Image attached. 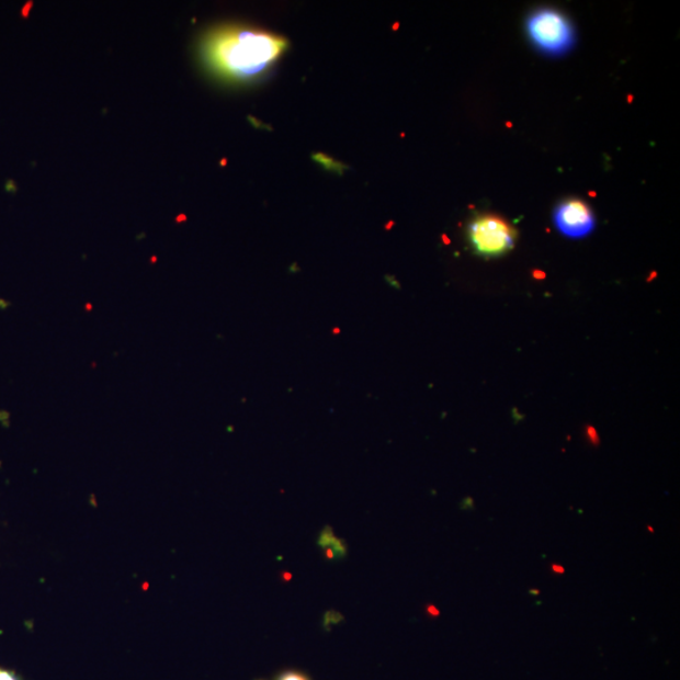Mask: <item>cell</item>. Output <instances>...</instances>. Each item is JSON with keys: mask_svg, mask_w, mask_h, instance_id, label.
<instances>
[{"mask_svg": "<svg viewBox=\"0 0 680 680\" xmlns=\"http://www.w3.org/2000/svg\"><path fill=\"white\" fill-rule=\"evenodd\" d=\"M286 41L270 33L220 29L203 44V56L212 71L233 81H249L265 73L282 56Z\"/></svg>", "mask_w": 680, "mask_h": 680, "instance_id": "obj_1", "label": "cell"}, {"mask_svg": "<svg viewBox=\"0 0 680 680\" xmlns=\"http://www.w3.org/2000/svg\"><path fill=\"white\" fill-rule=\"evenodd\" d=\"M525 30L532 44L544 55L564 56L576 44L573 23L552 8L534 11L525 21Z\"/></svg>", "mask_w": 680, "mask_h": 680, "instance_id": "obj_2", "label": "cell"}, {"mask_svg": "<svg viewBox=\"0 0 680 680\" xmlns=\"http://www.w3.org/2000/svg\"><path fill=\"white\" fill-rule=\"evenodd\" d=\"M517 231L506 219L492 215L475 217L467 226V238L476 254L495 259L513 250Z\"/></svg>", "mask_w": 680, "mask_h": 680, "instance_id": "obj_3", "label": "cell"}, {"mask_svg": "<svg viewBox=\"0 0 680 680\" xmlns=\"http://www.w3.org/2000/svg\"><path fill=\"white\" fill-rule=\"evenodd\" d=\"M554 220L558 231L569 238L589 236L597 225L589 204L575 199L558 204Z\"/></svg>", "mask_w": 680, "mask_h": 680, "instance_id": "obj_4", "label": "cell"}, {"mask_svg": "<svg viewBox=\"0 0 680 680\" xmlns=\"http://www.w3.org/2000/svg\"><path fill=\"white\" fill-rule=\"evenodd\" d=\"M319 544L327 551L330 558L344 556L345 554L343 543L340 542L333 533L329 532V530L321 533Z\"/></svg>", "mask_w": 680, "mask_h": 680, "instance_id": "obj_5", "label": "cell"}, {"mask_svg": "<svg viewBox=\"0 0 680 680\" xmlns=\"http://www.w3.org/2000/svg\"><path fill=\"white\" fill-rule=\"evenodd\" d=\"M276 680H309V678L302 673H297V671H286V673L280 676Z\"/></svg>", "mask_w": 680, "mask_h": 680, "instance_id": "obj_6", "label": "cell"}, {"mask_svg": "<svg viewBox=\"0 0 680 680\" xmlns=\"http://www.w3.org/2000/svg\"><path fill=\"white\" fill-rule=\"evenodd\" d=\"M316 159L319 161V163H321L322 166H326L329 169H333L337 170V172H340V166L338 163H336V161L325 157V156H317Z\"/></svg>", "mask_w": 680, "mask_h": 680, "instance_id": "obj_7", "label": "cell"}, {"mask_svg": "<svg viewBox=\"0 0 680 680\" xmlns=\"http://www.w3.org/2000/svg\"><path fill=\"white\" fill-rule=\"evenodd\" d=\"M0 680H19L11 671L0 669Z\"/></svg>", "mask_w": 680, "mask_h": 680, "instance_id": "obj_8", "label": "cell"}, {"mask_svg": "<svg viewBox=\"0 0 680 680\" xmlns=\"http://www.w3.org/2000/svg\"><path fill=\"white\" fill-rule=\"evenodd\" d=\"M552 571H554L556 575H564L566 569L564 566H560L558 564H554L551 566Z\"/></svg>", "mask_w": 680, "mask_h": 680, "instance_id": "obj_9", "label": "cell"}, {"mask_svg": "<svg viewBox=\"0 0 680 680\" xmlns=\"http://www.w3.org/2000/svg\"><path fill=\"white\" fill-rule=\"evenodd\" d=\"M429 612H430L431 615H435V616L439 615V611L435 608H432V607L429 608Z\"/></svg>", "mask_w": 680, "mask_h": 680, "instance_id": "obj_10", "label": "cell"}, {"mask_svg": "<svg viewBox=\"0 0 680 680\" xmlns=\"http://www.w3.org/2000/svg\"><path fill=\"white\" fill-rule=\"evenodd\" d=\"M539 593H540L539 590H531V594H535V597H537Z\"/></svg>", "mask_w": 680, "mask_h": 680, "instance_id": "obj_11", "label": "cell"}, {"mask_svg": "<svg viewBox=\"0 0 680 680\" xmlns=\"http://www.w3.org/2000/svg\"><path fill=\"white\" fill-rule=\"evenodd\" d=\"M648 530L650 533H654V530L651 529V526H648Z\"/></svg>", "mask_w": 680, "mask_h": 680, "instance_id": "obj_12", "label": "cell"}]
</instances>
